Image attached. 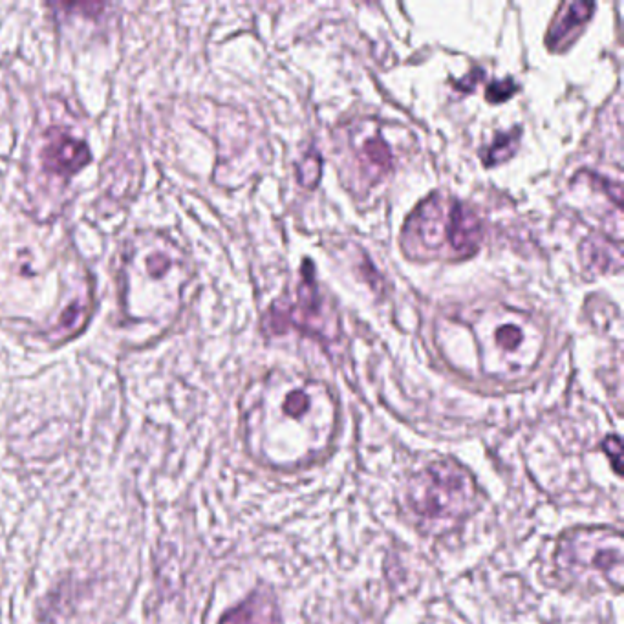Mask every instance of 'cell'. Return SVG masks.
<instances>
[{
  "label": "cell",
  "instance_id": "6da1fadb",
  "mask_svg": "<svg viewBox=\"0 0 624 624\" xmlns=\"http://www.w3.org/2000/svg\"><path fill=\"white\" fill-rule=\"evenodd\" d=\"M407 502L423 522L447 528L473 511L476 485L458 463H432L410 480Z\"/></svg>",
  "mask_w": 624,
  "mask_h": 624
},
{
  "label": "cell",
  "instance_id": "7a4b0ae2",
  "mask_svg": "<svg viewBox=\"0 0 624 624\" xmlns=\"http://www.w3.org/2000/svg\"><path fill=\"white\" fill-rule=\"evenodd\" d=\"M562 570L577 579L604 581L621 588L623 544L621 535L608 529H581L562 537L557 551Z\"/></svg>",
  "mask_w": 624,
  "mask_h": 624
},
{
  "label": "cell",
  "instance_id": "3957f363",
  "mask_svg": "<svg viewBox=\"0 0 624 624\" xmlns=\"http://www.w3.org/2000/svg\"><path fill=\"white\" fill-rule=\"evenodd\" d=\"M297 297H299L297 302L288 308L286 313H279L271 308L269 319H266V324L271 326V332L275 334L279 324L286 321L282 332L290 326H295L302 332L332 339V335H334L332 323L337 324V321H332V317L326 315L323 299H321L319 288L313 279V268L310 260H306V266L302 271L301 286H299Z\"/></svg>",
  "mask_w": 624,
  "mask_h": 624
},
{
  "label": "cell",
  "instance_id": "277c9868",
  "mask_svg": "<svg viewBox=\"0 0 624 624\" xmlns=\"http://www.w3.org/2000/svg\"><path fill=\"white\" fill-rule=\"evenodd\" d=\"M90 162L85 141L76 140L63 130H50L43 147L44 169L55 176H72Z\"/></svg>",
  "mask_w": 624,
  "mask_h": 624
},
{
  "label": "cell",
  "instance_id": "5b68a950",
  "mask_svg": "<svg viewBox=\"0 0 624 624\" xmlns=\"http://www.w3.org/2000/svg\"><path fill=\"white\" fill-rule=\"evenodd\" d=\"M593 2H564L546 33L549 52H564L581 35L582 28L592 19Z\"/></svg>",
  "mask_w": 624,
  "mask_h": 624
},
{
  "label": "cell",
  "instance_id": "8992f818",
  "mask_svg": "<svg viewBox=\"0 0 624 624\" xmlns=\"http://www.w3.org/2000/svg\"><path fill=\"white\" fill-rule=\"evenodd\" d=\"M222 624H280L273 601L264 593H255L224 617Z\"/></svg>",
  "mask_w": 624,
  "mask_h": 624
},
{
  "label": "cell",
  "instance_id": "52a82bcc",
  "mask_svg": "<svg viewBox=\"0 0 624 624\" xmlns=\"http://www.w3.org/2000/svg\"><path fill=\"white\" fill-rule=\"evenodd\" d=\"M363 154L366 156L365 169L370 171V178L377 180L392 169V154L388 149L387 141L383 140L379 134L368 138L363 143Z\"/></svg>",
  "mask_w": 624,
  "mask_h": 624
},
{
  "label": "cell",
  "instance_id": "ba28073f",
  "mask_svg": "<svg viewBox=\"0 0 624 624\" xmlns=\"http://www.w3.org/2000/svg\"><path fill=\"white\" fill-rule=\"evenodd\" d=\"M518 140H520V130H513L509 134H500L496 136V140L480 152L484 165L491 167V165H498V163H504L517 152Z\"/></svg>",
  "mask_w": 624,
  "mask_h": 624
},
{
  "label": "cell",
  "instance_id": "9c48e42d",
  "mask_svg": "<svg viewBox=\"0 0 624 624\" xmlns=\"http://www.w3.org/2000/svg\"><path fill=\"white\" fill-rule=\"evenodd\" d=\"M493 337H495V345L498 346L504 354H518L520 346L524 345L526 332L522 330L520 324L507 323L498 326Z\"/></svg>",
  "mask_w": 624,
  "mask_h": 624
},
{
  "label": "cell",
  "instance_id": "30bf717a",
  "mask_svg": "<svg viewBox=\"0 0 624 624\" xmlns=\"http://www.w3.org/2000/svg\"><path fill=\"white\" fill-rule=\"evenodd\" d=\"M321 167H323L321 154L319 152H310L302 160L301 167H299V182H301V185H304L306 189H313L321 180Z\"/></svg>",
  "mask_w": 624,
  "mask_h": 624
},
{
  "label": "cell",
  "instance_id": "8fae6325",
  "mask_svg": "<svg viewBox=\"0 0 624 624\" xmlns=\"http://www.w3.org/2000/svg\"><path fill=\"white\" fill-rule=\"evenodd\" d=\"M517 92L518 85L515 83V79L507 77V79H502V81H496L493 85H489L487 90H485V99L489 103H493V105H500V103H504L507 99L515 96Z\"/></svg>",
  "mask_w": 624,
  "mask_h": 624
}]
</instances>
